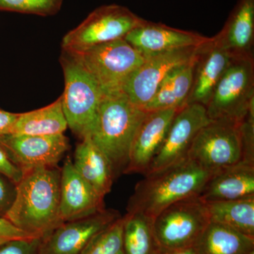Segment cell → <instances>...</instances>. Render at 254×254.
<instances>
[{
  "mask_svg": "<svg viewBox=\"0 0 254 254\" xmlns=\"http://www.w3.org/2000/svg\"><path fill=\"white\" fill-rule=\"evenodd\" d=\"M68 128L61 96L40 109L18 113L11 133L32 136L64 134Z\"/></svg>",
  "mask_w": 254,
  "mask_h": 254,
  "instance_id": "obj_22",
  "label": "cell"
},
{
  "mask_svg": "<svg viewBox=\"0 0 254 254\" xmlns=\"http://www.w3.org/2000/svg\"><path fill=\"white\" fill-rule=\"evenodd\" d=\"M254 106V60L233 58L205 107L210 120L240 124Z\"/></svg>",
  "mask_w": 254,
  "mask_h": 254,
  "instance_id": "obj_6",
  "label": "cell"
},
{
  "mask_svg": "<svg viewBox=\"0 0 254 254\" xmlns=\"http://www.w3.org/2000/svg\"><path fill=\"white\" fill-rule=\"evenodd\" d=\"M0 175L12 182L15 185L21 181L24 175L22 169L9 158L4 147L0 144Z\"/></svg>",
  "mask_w": 254,
  "mask_h": 254,
  "instance_id": "obj_29",
  "label": "cell"
},
{
  "mask_svg": "<svg viewBox=\"0 0 254 254\" xmlns=\"http://www.w3.org/2000/svg\"><path fill=\"white\" fill-rule=\"evenodd\" d=\"M205 203L210 222L254 238V197Z\"/></svg>",
  "mask_w": 254,
  "mask_h": 254,
  "instance_id": "obj_24",
  "label": "cell"
},
{
  "mask_svg": "<svg viewBox=\"0 0 254 254\" xmlns=\"http://www.w3.org/2000/svg\"><path fill=\"white\" fill-rule=\"evenodd\" d=\"M145 113L123 92L102 100L89 137L109 160L115 179L126 170L133 138Z\"/></svg>",
  "mask_w": 254,
  "mask_h": 254,
  "instance_id": "obj_3",
  "label": "cell"
},
{
  "mask_svg": "<svg viewBox=\"0 0 254 254\" xmlns=\"http://www.w3.org/2000/svg\"><path fill=\"white\" fill-rule=\"evenodd\" d=\"M204 200L189 197L169 205L153 220V232L160 249L190 248L210 222Z\"/></svg>",
  "mask_w": 254,
  "mask_h": 254,
  "instance_id": "obj_8",
  "label": "cell"
},
{
  "mask_svg": "<svg viewBox=\"0 0 254 254\" xmlns=\"http://www.w3.org/2000/svg\"><path fill=\"white\" fill-rule=\"evenodd\" d=\"M121 216L118 210L105 208L86 218L63 222L42 239L40 254H81L98 233Z\"/></svg>",
  "mask_w": 254,
  "mask_h": 254,
  "instance_id": "obj_12",
  "label": "cell"
},
{
  "mask_svg": "<svg viewBox=\"0 0 254 254\" xmlns=\"http://www.w3.org/2000/svg\"><path fill=\"white\" fill-rule=\"evenodd\" d=\"M104 197L98 194L66 158L61 168L59 215L62 223L86 218L105 209Z\"/></svg>",
  "mask_w": 254,
  "mask_h": 254,
  "instance_id": "obj_15",
  "label": "cell"
},
{
  "mask_svg": "<svg viewBox=\"0 0 254 254\" xmlns=\"http://www.w3.org/2000/svg\"><path fill=\"white\" fill-rule=\"evenodd\" d=\"M157 254H196L193 247L180 250H163L160 249Z\"/></svg>",
  "mask_w": 254,
  "mask_h": 254,
  "instance_id": "obj_33",
  "label": "cell"
},
{
  "mask_svg": "<svg viewBox=\"0 0 254 254\" xmlns=\"http://www.w3.org/2000/svg\"><path fill=\"white\" fill-rule=\"evenodd\" d=\"M240 124L210 120L197 133L187 158L213 173L244 161Z\"/></svg>",
  "mask_w": 254,
  "mask_h": 254,
  "instance_id": "obj_9",
  "label": "cell"
},
{
  "mask_svg": "<svg viewBox=\"0 0 254 254\" xmlns=\"http://www.w3.org/2000/svg\"><path fill=\"white\" fill-rule=\"evenodd\" d=\"M125 254H157L160 250L153 232V220L138 212L123 216Z\"/></svg>",
  "mask_w": 254,
  "mask_h": 254,
  "instance_id": "obj_25",
  "label": "cell"
},
{
  "mask_svg": "<svg viewBox=\"0 0 254 254\" xmlns=\"http://www.w3.org/2000/svg\"><path fill=\"white\" fill-rule=\"evenodd\" d=\"M212 174L188 158L147 174L136 184L127 212H138L153 220L175 202L199 195Z\"/></svg>",
  "mask_w": 254,
  "mask_h": 254,
  "instance_id": "obj_2",
  "label": "cell"
},
{
  "mask_svg": "<svg viewBox=\"0 0 254 254\" xmlns=\"http://www.w3.org/2000/svg\"><path fill=\"white\" fill-rule=\"evenodd\" d=\"M32 237H35L20 230L4 217L0 218V246L11 240Z\"/></svg>",
  "mask_w": 254,
  "mask_h": 254,
  "instance_id": "obj_31",
  "label": "cell"
},
{
  "mask_svg": "<svg viewBox=\"0 0 254 254\" xmlns=\"http://www.w3.org/2000/svg\"><path fill=\"white\" fill-rule=\"evenodd\" d=\"M16 195V185L0 175V218L6 215Z\"/></svg>",
  "mask_w": 254,
  "mask_h": 254,
  "instance_id": "obj_30",
  "label": "cell"
},
{
  "mask_svg": "<svg viewBox=\"0 0 254 254\" xmlns=\"http://www.w3.org/2000/svg\"><path fill=\"white\" fill-rule=\"evenodd\" d=\"M247 254H254V250L251 251L250 252H249V253Z\"/></svg>",
  "mask_w": 254,
  "mask_h": 254,
  "instance_id": "obj_34",
  "label": "cell"
},
{
  "mask_svg": "<svg viewBox=\"0 0 254 254\" xmlns=\"http://www.w3.org/2000/svg\"><path fill=\"white\" fill-rule=\"evenodd\" d=\"M232 60L231 55L217 44L213 38L198 47L187 105L196 103L206 107L215 86Z\"/></svg>",
  "mask_w": 254,
  "mask_h": 254,
  "instance_id": "obj_17",
  "label": "cell"
},
{
  "mask_svg": "<svg viewBox=\"0 0 254 254\" xmlns=\"http://www.w3.org/2000/svg\"><path fill=\"white\" fill-rule=\"evenodd\" d=\"M145 21L126 6L103 5L93 10L64 36L62 48L65 51L81 53L92 47L124 38Z\"/></svg>",
  "mask_w": 254,
  "mask_h": 254,
  "instance_id": "obj_7",
  "label": "cell"
},
{
  "mask_svg": "<svg viewBox=\"0 0 254 254\" xmlns=\"http://www.w3.org/2000/svg\"><path fill=\"white\" fill-rule=\"evenodd\" d=\"M0 144L23 171L38 167L58 166L70 147L69 140L64 134L32 136L8 133L0 136Z\"/></svg>",
  "mask_w": 254,
  "mask_h": 254,
  "instance_id": "obj_13",
  "label": "cell"
},
{
  "mask_svg": "<svg viewBox=\"0 0 254 254\" xmlns=\"http://www.w3.org/2000/svg\"><path fill=\"white\" fill-rule=\"evenodd\" d=\"M61 168L38 167L24 171L4 218L31 236L44 238L61 225L59 209Z\"/></svg>",
  "mask_w": 254,
  "mask_h": 254,
  "instance_id": "obj_1",
  "label": "cell"
},
{
  "mask_svg": "<svg viewBox=\"0 0 254 254\" xmlns=\"http://www.w3.org/2000/svg\"><path fill=\"white\" fill-rule=\"evenodd\" d=\"M177 110L146 111L133 138L128 165L124 174L144 175L147 173L166 138Z\"/></svg>",
  "mask_w": 254,
  "mask_h": 254,
  "instance_id": "obj_14",
  "label": "cell"
},
{
  "mask_svg": "<svg viewBox=\"0 0 254 254\" xmlns=\"http://www.w3.org/2000/svg\"><path fill=\"white\" fill-rule=\"evenodd\" d=\"M72 162L76 171L98 194L105 198L111 191L115 180L111 163L89 136L76 145Z\"/></svg>",
  "mask_w": 254,
  "mask_h": 254,
  "instance_id": "obj_20",
  "label": "cell"
},
{
  "mask_svg": "<svg viewBox=\"0 0 254 254\" xmlns=\"http://www.w3.org/2000/svg\"><path fill=\"white\" fill-rule=\"evenodd\" d=\"M195 58L174 70L164 79L153 98L143 109L145 111L180 110L187 105L193 81Z\"/></svg>",
  "mask_w": 254,
  "mask_h": 254,
  "instance_id": "obj_21",
  "label": "cell"
},
{
  "mask_svg": "<svg viewBox=\"0 0 254 254\" xmlns=\"http://www.w3.org/2000/svg\"><path fill=\"white\" fill-rule=\"evenodd\" d=\"M199 197L204 201L254 197V164L240 162L212 174Z\"/></svg>",
  "mask_w": 254,
  "mask_h": 254,
  "instance_id": "obj_19",
  "label": "cell"
},
{
  "mask_svg": "<svg viewBox=\"0 0 254 254\" xmlns=\"http://www.w3.org/2000/svg\"><path fill=\"white\" fill-rule=\"evenodd\" d=\"M123 225L121 216L98 233L81 254H125Z\"/></svg>",
  "mask_w": 254,
  "mask_h": 254,
  "instance_id": "obj_26",
  "label": "cell"
},
{
  "mask_svg": "<svg viewBox=\"0 0 254 254\" xmlns=\"http://www.w3.org/2000/svg\"><path fill=\"white\" fill-rule=\"evenodd\" d=\"M213 38L233 58L254 57V0H238L225 26Z\"/></svg>",
  "mask_w": 254,
  "mask_h": 254,
  "instance_id": "obj_18",
  "label": "cell"
},
{
  "mask_svg": "<svg viewBox=\"0 0 254 254\" xmlns=\"http://www.w3.org/2000/svg\"><path fill=\"white\" fill-rule=\"evenodd\" d=\"M210 38L195 32L145 20L130 31L124 39L145 58L170 50L200 46Z\"/></svg>",
  "mask_w": 254,
  "mask_h": 254,
  "instance_id": "obj_16",
  "label": "cell"
},
{
  "mask_svg": "<svg viewBox=\"0 0 254 254\" xmlns=\"http://www.w3.org/2000/svg\"><path fill=\"white\" fill-rule=\"evenodd\" d=\"M210 122L203 105L188 104L177 110L166 138L145 175L172 166L187 159L197 133Z\"/></svg>",
  "mask_w": 254,
  "mask_h": 254,
  "instance_id": "obj_11",
  "label": "cell"
},
{
  "mask_svg": "<svg viewBox=\"0 0 254 254\" xmlns=\"http://www.w3.org/2000/svg\"><path fill=\"white\" fill-rule=\"evenodd\" d=\"M41 238L18 239L0 246V254H40Z\"/></svg>",
  "mask_w": 254,
  "mask_h": 254,
  "instance_id": "obj_28",
  "label": "cell"
},
{
  "mask_svg": "<svg viewBox=\"0 0 254 254\" xmlns=\"http://www.w3.org/2000/svg\"><path fill=\"white\" fill-rule=\"evenodd\" d=\"M72 53L91 75L104 96L122 93L127 80L144 61L143 55L124 38Z\"/></svg>",
  "mask_w": 254,
  "mask_h": 254,
  "instance_id": "obj_5",
  "label": "cell"
},
{
  "mask_svg": "<svg viewBox=\"0 0 254 254\" xmlns=\"http://www.w3.org/2000/svg\"><path fill=\"white\" fill-rule=\"evenodd\" d=\"M198 47L170 50L145 57L124 86L123 92L133 105L144 109L172 71L191 61Z\"/></svg>",
  "mask_w": 254,
  "mask_h": 254,
  "instance_id": "obj_10",
  "label": "cell"
},
{
  "mask_svg": "<svg viewBox=\"0 0 254 254\" xmlns=\"http://www.w3.org/2000/svg\"><path fill=\"white\" fill-rule=\"evenodd\" d=\"M60 61L64 77L61 96L64 113L68 128L83 139L91 134L104 95L73 53L63 50Z\"/></svg>",
  "mask_w": 254,
  "mask_h": 254,
  "instance_id": "obj_4",
  "label": "cell"
},
{
  "mask_svg": "<svg viewBox=\"0 0 254 254\" xmlns=\"http://www.w3.org/2000/svg\"><path fill=\"white\" fill-rule=\"evenodd\" d=\"M63 3V0H0V11L54 16L61 9Z\"/></svg>",
  "mask_w": 254,
  "mask_h": 254,
  "instance_id": "obj_27",
  "label": "cell"
},
{
  "mask_svg": "<svg viewBox=\"0 0 254 254\" xmlns=\"http://www.w3.org/2000/svg\"><path fill=\"white\" fill-rule=\"evenodd\" d=\"M18 114L10 113L0 108V136L11 133Z\"/></svg>",
  "mask_w": 254,
  "mask_h": 254,
  "instance_id": "obj_32",
  "label": "cell"
},
{
  "mask_svg": "<svg viewBox=\"0 0 254 254\" xmlns=\"http://www.w3.org/2000/svg\"><path fill=\"white\" fill-rule=\"evenodd\" d=\"M193 248L196 254H247L254 250V238L210 222Z\"/></svg>",
  "mask_w": 254,
  "mask_h": 254,
  "instance_id": "obj_23",
  "label": "cell"
}]
</instances>
